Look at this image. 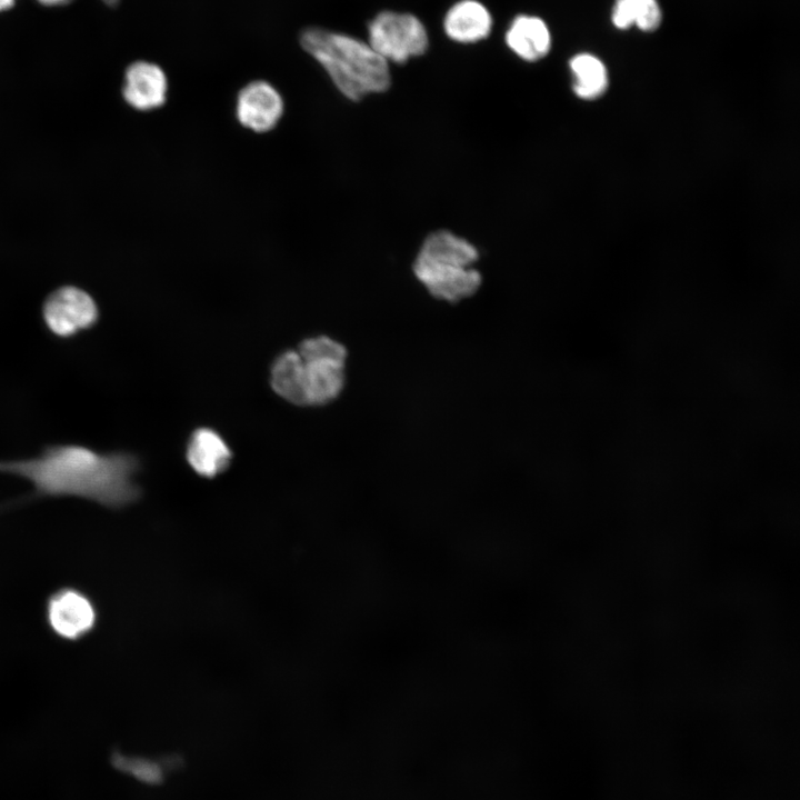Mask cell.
Wrapping results in <instances>:
<instances>
[{"label":"cell","instance_id":"cell-15","mask_svg":"<svg viewBox=\"0 0 800 800\" xmlns=\"http://www.w3.org/2000/svg\"><path fill=\"white\" fill-rule=\"evenodd\" d=\"M113 764L121 771L132 774L147 783L159 782L162 778L161 767L147 759L128 758L121 754L113 756Z\"/></svg>","mask_w":800,"mask_h":800},{"label":"cell","instance_id":"cell-11","mask_svg":"<svg viewBox=\"0 0 800 800\" xmlns=\"http://www.w3.org/2000/svg\"><path fill=\"white\" fill-rule=\"evenodd\" d=\"M187 459L197 473L211 478L228 467L231 451L216 431L200 428L190 438Z\"/></svg>","mask_w":800,"mask_h":800},{"label":"cell","instance_id":"cell-3","mask_svg":"<svg viewBox=\"0 0 800 800\" xmlns=\"http://www.w3.org/2000/svg\"><path fill=\"white\" fill-rule=\"evenodd\" d=\"M298 353L303 363L307 404H324L338 398L346 382L347 350L328 337L304 340Z\"/></svg>","mask_w":800,"mask_h":800},{"label":"cell","instance_id":"cell-6","mask_svg":"<svg viewBox=\"0 0 800 800\" xmlns=\"http://www.w3.org/2000/svg\"><path fill=\"white\" fill-rule=\"evenodd\" d=\"M46 619L56 636L77 641L94 629L98 611L84 592L73 587H63L48 598Z\"/></svg>","mask_w":800,"mask_h":800},{"label":"cell","instance_id":"cell-7","mask_svg":"<svg viewBox=\"0 0 800 800\" xmlns=\"http://www.w3.org/2000/svg\"><path fill=\"white\" fill-rule=\"evenodd\" d=\"M284 112L280 92L266 80H254L240 89L236 100V118L246 129L267 133L276 128Z\"/></svg>","mask_w":800,"mask_h":800},{"label":"cell","instance_id":"cell-4","mask_svg":"<svg viewBox=\"0 0 800 800\" xmlns=\"http://www.w3.org/2000/svg\"><path fill=\"white\" fill-rule=\"evenodd\" d=\"M41 318L52 337L70 340L93 329L98 324L100 311L89 292L76 286H62L44 299Z\"/></svg>","mask_w":800,"mask_h":800},{"label":"cell","instance_id":"cell-18","mask_svg":"<svg viewBox=\"0 0 800 800\" xmlns=\"http://www.w3.org/2000/svg\"><path fill=\"white\" fill-rule=\"evenodd\" d=\"M103 1L111 6L116 4L118 2V0H103Z\"/></svg>","mask_w":800,"mask_h":800},{"label":"cell","instance_id":"cell-10","mask_svg":"<svg viewBox=\"0 0 800 800\" xmlns=\"http://www.w3.org/2000/svg\"><path fill=\"white\" fill-rule=\"evenodd\" d=\"M506 42L521 59L537 61L550 51L551 33L542 19L521 14L510 24L506 33Z\"/></svg>","mask_w":800,"mask_h":800},{"label":"cell","instance_id":"cell-12","mask_svg":"<svg viewBox=\"0 0 800 800\" xmlns=\"http://www.w3.org/2000/svg\"><path fill=\"white\" fill-rule=\"evenodd\" d=\"M271 386L281 398L306 406L303 363L298 351H286L279 356L271 369Z\"/></svg>","mask_w":800,"mask_h":800},{"label":"cell","instance_id":"cell-16","mask_svg":"<svg viewBox=\"0 0 800 800\" xmlns=\"http://www.w3.org/2000/svg\"><path fill=\"white\" fill-rule=\"evenodd\" d=\"M38 1L46 6H58V4H64L71 0H38Z\"/></svg>","mask_w":800,"mask_h":800},{"label":"cell","instance_id":"cell-14","mask_svg":"<svg viewBox=\"0 0 800 800\" xmlns=\"http://www.w3.org/2000/svg\"><path fill=\"white\" fill-rule=\"evenodd\" d=\"M574 93L581 99H596L608 87V72L603 62L591 53H578L569 62Z\"/></svg>","mask_w":800,"mask_h":800},{"label":"cell","instance_id":"cell-13","mask_svg":"<svg viewBox=\"0 0 800 800\" xmlns=\"http://www.w3.org/2000/svg\"><path fill=\"white\" fill-rule=\"evenodd\" d=\"M611 21L620 30L637 27L643 32H653L661 24L662 12L658 0H616Z\"/></svg>","mask_w":800,"mask_h":800},{"label":"cell","instance_id":"cell-17","mask_svg":"<svg viewBox=\"0 0 800 800\" xmlns=\"http://www.w3.org/2000/svg\"><path fill=\"white\" fill-rule=\"evenodd\" d=\"M13 3L14 0H0V11L11 8Z\"/></svg>","mask_w":800,"mask_h":800},{"label":"cell","instance_id":"cell-8","mask_svg":"<svg viewBox=\"0 0 800 800\" xmlns=\"http://www.w3.org/2000/svg\"><path fill=\"white\" fill-rule=\"evenodd\" d=\"M168 89L167 74L156 63L136 61L126 70L122 94L136 110L151 111L162 107L168 98Z\"/></svg>","mask_w":800,"mask_h":800},{"label":"cell","instance_id":"cell-5","mask_svg":"<svg viewBox=\"0 0 800 800\" xmlns=\"http://www.w3.org/2000/svg\"><path fill=\"white\" fill-rule=\"evenodd\" d=\"M369 46L387 62L403 63L428 47L423 23L410 13L382 11L368 26Z\"/></svg>","mask_w":800,"mask_h":800},{"label":"cell","instance_id":"cell-2","mask_svg":"<svg viewBox=\"0 0 800 800\" xmlns=\"http://www.w3.org/2000/svg\"><path fill=\"white\" fill-rule=\"evenodd\" d=\"M476 248L449 231L431 233L423 242L413 272L429 293L447 302H459L477 292L481 284Z\"/></svg>","mask_w":800,"mask_h":800},{"label":"cell","instance_id":"cell-1","mask_svg":"<svg viewBox=\"0 0 800 800\" xmlns=\"http://www.w3.org/2000/svg\"><path fill=\"white\" fill-rule=\"evenodd\" d=\"M300 43L344 97L357 101L389 88L388 62L369 43L318 27L304 29Z\"/></svg>","mask_w":800,"mask_h":800},{"label":"cell","instance_id":"cell-9","mask_svg":"<svg viewBox=\"0 0 800 800\" xmlns=\"http://www.w3.org/2000/svg\"><path fill=\"white\" fill-rule=\"evenodd\" d=\"M443 27L447 36L457 42H477L490 33L492 18L482 3L462 0L449 9Z\"/></svg>","mask_w":800,"mask_h":800}]
</instances>
